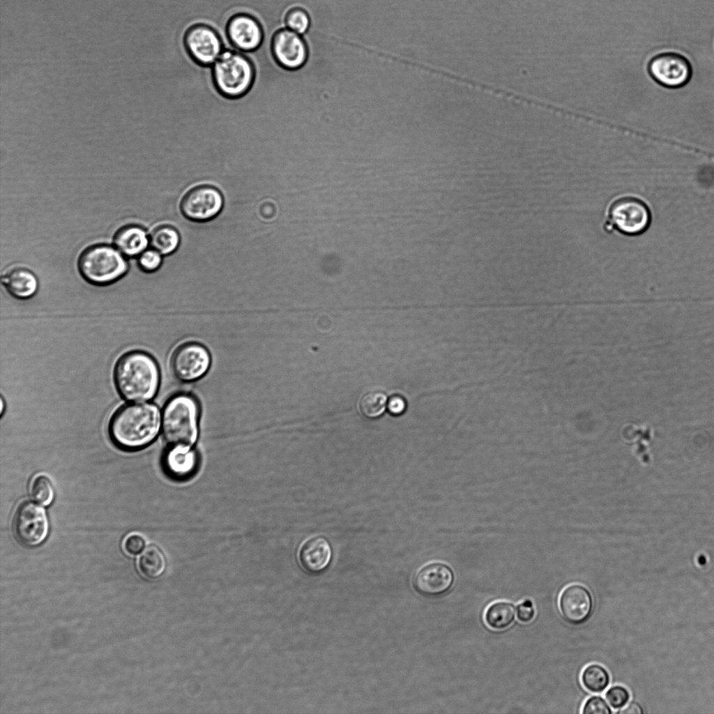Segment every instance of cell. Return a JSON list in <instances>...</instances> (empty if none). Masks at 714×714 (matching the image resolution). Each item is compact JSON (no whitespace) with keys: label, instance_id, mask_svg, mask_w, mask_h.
Instances as JSON below:
<instances>
[{"label":"cell","instance_id":"6da1fadb","mask_svg":"<svg viewBox=\"0 0 714 714\" xmlns=\"http://www.w3.org/2000/svg\"><path fill=\"white\" fill-rule=\"evenodd\" d=\"M160 427V414L151 403H133L119 408L113 415L109 432L114 443L126 450H136L150 444Z\"/></svg>","mask_w":714,"mask_h":714},{"label":"cell","instance_id":"7a4b0ae2","mask_svg":"<svg viewBox=\"0 0 714 714\" xmlns=\"http://www.w3.org/2000/svg\"><path fill=\"white\" fill-rule=\"evenodd\" d=\"M119 394L130 401L152 399L157 393L160 372L155 360L142 351H131L118 360L114 373Z\"/></svg>","mask_w":714,"mask_h":714},{"label":"cell","instance_id":"3957f363","mask_svg":"<svg viewBox=\"0 0 714 714\" xmlns=\"http://www.w3.org/2000/svg\"><path fill=\"white\" fill-rule=\"evenodd\" d=\"M199 405L186 393L172 397L162 413V430L170 448H191L198 435Z\"/></svg>","mask_w":714,"mask_h":714},{"label":"cell","instance_id":"277c9868","mask_svg":"<svg viewBox=\"0 0 714 714\" xmlns=\"http://www.w3.org/2000/svg\"><path fill=\"white\" fill-rule=\"evenodd\" d=\"M652 222L648 204L635 195L625 194L612 199L606 207L602 228L607 233L616 232L627 236L645 233Z\"/></svg>","mask_w":714,"mask_h":714},{"label":"cell","instance_id":"5b68a950","mask_svg":"<svg viewBox=\"0 0 714 714\" xmlns=\"http://www.w3.org/2000/svg\"><path fill=\"white\" fill-rule=\"evenodd\" d=\"M211 77L220 95L226 98L236 99L251 89L255 79V69L245 54L225 50L212 65Z\"/></svg>","mask_w":714,"mask_h":714},{"label":"cell","instance_id":"8992f818","mask_svg":"<svg viewBox=\"0 0 714 714\" xmlns=\"http://www.w3.org/2000/svg\"><path fill=\"white\" fill-rule=\"evenodd\" d=\"M78 269L89 282L103 285L121 278L127 271L128 264L118 250L107 245H96L80 255Z\"/></svg>","mask_w":714,"mask_h":714},{"label":"cell","instance_id":"52a82bcc","mask_svg":"<svg viewBox=\"0 0 714 714\" xmlns=\"http://www.w3.org/2000/svg\"><path fill=\"white\" fill-rule=\"evenodd\" d=\"M14 533L24 546L34 547L41 545L50 531V522L45 510L35 502L26 501L17 507L13 521Z\"/></svg>","mask_w":714,"mask_h":714},{"label":"cell","instance_id":"ba28073f","mask_svg":"<svg viewBox=\"0 0 714 714\" xmlns=\"http://www.w3.org/2000/svg\"><path fill=\"white\" fill-rule=\"evenodd\" d=\"M211 358L208 349L196 342L183 343L173 351L169 365L174 377L179 381H197L208 371Z\"/></svg>","mask_w":714,"mask_h":714},{"label":"cell","instance_id":"9c48e42d","mask_svg":"<svg viewBox=\"0 0 714 714\" xmlns=\"http://www.w3.org/2000/svg\"><path fill=\"white\" fill-rule=\"evenodd\" d=\"M183 43L192 60L203 67L213 65L223 52L220 36L206 24H195L189 27L184 34Z\"/></svg>","mask_w":714,"mask_h":714},{"label":"cell","instance_id":"30bf717a","mask_svg":"<svg viewBox=\"0 0 714 714\" xmlns=\"http://www.w3.org/2000/svg\"><path fill=\"white\" fill-rule=\"evenodd\" d=\"M648 71L660 85L677 89L686 85L692 75L689 60L676 52H663L654 56L648 62Z\"/></svg>","mask_w":714,"mask_h":714},{"label":"cell","instance_id":"8fae6325","mask_svg":"<svg viewBox=\"0 0 714 714\" xmlns=\"http://www.w3.org/2000/svg\"><path fill=\"white\" fill-rule=\"evenodd\" d=\"M222 206V196L216 188L200 185L191 188L183 195L180 208L187 219L204 222L215 217Z\"/></svg>","mask_w":714,"mask_h":714},{"label":"cell","instance_id":"7c38bea8","mask_svg":"<svg viewBox=\"0 0 714 714\" xmlns=\"http://www.w3.org/2000/svg\"><path fill=\"white\" fill-rule=\"evenodd\" d=\"M273 59L282 68L297 70L307 59V48L298 33L289 29H280L275 32L271 42Z\"/></svg>","mask_w":714,"mask_h":714},{"label":"cell","instance_id":"4fadbf2b","mask_svg":"<svg viewBox=\"0 0 714 714\" xmlns=\"http://www.w3.org/2000/svg\"><path fill=\"white\" fill-rule=\"evenodd\" d=\"M226 36L229 43L243 52H251L263 43L264 33L259 20L245 13L231 16L226 26Z\"/></svg>","mask_w":714,"mask_h":714},{"label":"cell","instance_id":"5bb4252c","mask_svg":"<svg viewBox=\"0 0 714 714\" xmlns=\"http://www.w3.org/2000/svg\"><path fill=\"white\" fill-rule=\"evenodd\" d=\"M455 575L446 564L433 563L422 568L413 581L415 590L420 595L436 598L446 593L453 586Z\"/></svg>","mask_w":714,"mask_h":714},{"label":"cell","instance_id":"9a60e30c","mask_svg":"<svg viewBox=\"0 0 714 714\" xmlns=\"http://www.w3.org/2000/svg\"><path fill=\"white\" fill-rule=\"evenodd\" d=\"M559 607L563 618L572 625L586 622L593 610V599L589 591L582 585L571 584L561 592Z\"/></svg>","mask_w":714,"mask_h":714},{"label":"cell","instance_id":"2e32d148","mask_svg":"<svg viewBox=\"0 0 714 714\" xmlns=\"http://www.w3.org/2000/svg\"><path fill=\"white\" fill-rule=\"evenodd\" d=\"M332 549L328 540L322 536H314L306 540L298 551V561L307 572L318 574L329 565Z\"/></svg>","mask_w":714,"mask_h":714},{"label":"cell","instance_id":"e0dca14e","mask_svg":"<svg viewBox=\"0 0 714 714\" xmlns=\"http://www.w3.org/2000/svg\"><path fill=\"white\" fill-rule=\"evenodd\" d=\"M1 282L10 295L20 299L31 298L38 287L35 274L22 267H16L7 271L2 276Z\"/></svg>","mask_w":714,"mask_h":714},{"label":"cell","instance_id":"ac0fdd59","mask_svg":"<svg viewBox=\"0 0 714 714\" xmlns=\"http://www.w3.org/2000/svg\"><path fill=\"white\" fill-rule=\"evenodd\" d=\"M164 462L169 474L176 478H185L195 471L197 457L192 448L174 447L167 452Z\"/></svg>","mask_w":714,"mask_h":714},{"label":"cell","instance_id":"d6986e66","mask_svg":"<svg viewBox=\"0 0 714 714\" xmlns=\"http://www.w3.org/2000/svg\"><path fill=\"white\" fill-rule=\"evenodd\" d=\"M114 243L122 254L132 257L146 249L148 238L145 231L136 225H128L121 228L115 234Z\"/></svg>","mask_w":714,"mask_h":714},{"label":"cell","instance_id":"ffe728a7","mask_svg":"<svg viewBox=\"0 0 714 714\" xmlns=\"http://www.w3.org/2000/svg\"><path fill=\"white\" fill-rule=\"evenodd\" d=\"M516 608L510 602L499 601L491 604L485 613V622L494 630H503L512 625L515 618Z\"/></svg>","mask_w":714,"mask_h":714},{"label":"cell","instance_id":"44dd1931","mask_svg":"<svg viewBox=\"0 0 714 714\" xmlns=\"http://www.w3.org/2000/svg\"><path fill=\"white\" fill-rule=\"evenodd\" d=\"M138 567L141 573L146 578L158 579L165 571V557L160 548L155 545H150L141 553L138 560Z\"/></svg>","mask_w":714,"mask_h":714},{"label":"cell","instance_id":"7402d4cb","mask_svg":"<svg viewBox=\"0 0 714 714\" xmlns=\"http://www.w3.org/2000/svg\"><path fill=\"white\" fill-rule=\"evenodd\" d=\"M180 241L178 231L169 225H160L153 229L150 236V243L153 249L161 255H169L178 246Z\"/></svg>","mask_w":714,"mask_h":714},{"label":"cell","instance_id":"603a6c76","mask_svg":"<svg viewBox=\"0 0 714 714\" xmlns=\"http://www.w3.org/2000/svg\"><path fill=\"white\" fill-rule=\"evenodd\" d=\"M581 680L583 686L589 692L599 693L604 691L609 684L608 671L602 666L592 664L582 671Z\"/></svg>","mask_w":714,"mask_h":714},{"label":"cell","instance_id":"cb8c5ba5","mask_svg":"<svg viewBox=\"0 0 714 714\" xmlns=\"http://www.w3.org/2000/svg\"><path fill=\"white\" fill-rule=\"evenodd\" d=\"M386 396L381 392H370L365 394L358 403L359 410L363 416L375 418L383 413L386 405Z\"/></svg>","mask_w":714,"mask_h":714},{"label":"cell","instance_id":"d4e9b609","mask_svg":"<svg viewBox=\"0 0 714 714\" xmlns=\"http://www.w3.org/2000/svg\"><path fill=\"white\" fill-rule=\"evenodd\" d=\"M31 494L38 503L47 506L54 499V489L51 480L44 475L36 476L31 483Z\"/></svg>","mask_w":714,"mask_h":714},{"label":"cell","instance_id":"484cf974","mask_svg":"<svg viewBox=\"0 0 714 714\" xmlns=\"http://www.w3.org/2000/svg\"><path fill=\"white\" fill-rule=\"evenodd\" d=\"M284 22L289 29L298 34L307 31L310 23L308 14L300 8L290 9L285 15Z\"/></svg>","mask_w":714,"mask_h":714},{"label":"cell","instance_id":"4316f807","mask_svg":"<svg viewBox=\"0 0 714 714\" xmlns=\"http://www.w3.org/2000/svg\"><path fill=\"white\" fill-rule=\"evenodd\" d=\"M605 698L613 708L620 709L628 703L630 693L625 688L621 685H615L607 691Z\"/></svg>","mask_w":714,"mask_h":714},{"label":"cell","instance_id":"83f0119b","mask_svg":"<svg viewBox=\"0 0 714 714\" xmlns=\"http://www.w3.org/2000/svg\"><path fill=\"white\" fill-rule=\"evenodd\" d=\"M139 266L146 272L156 271L162 263L161 254L154 249L142 252L139 257Z\"/></svg>","mask_w":714,"mask_h":714},{"label":"cell","instance_id":"f1b7e54d","mask_svg":"<svg viewBox=\"0 0 714 714\" xmlns=\"http://www.w3.org/2000/svg\"><path fill=\"white\" fill-rule=\"evenodd\" d=\"M582 713L584 714H609L612 711L603 698L593 696L586 701Z\"/></svg>","mask_w":714,"mask_h":714},{"label":"cell","instance_id":"f546056e","mask_svg":"<svg viewBox=\"0 0 714 714\" xmlns=\"http://www.w3.org/2000/svg\"><path fill=\"white\" fill-rule=\"evenodd\" d=\"M146 540L143 536L139 533H131L126 536L123 542V547L127 553L131 555L140 554L146 548Z\"/></svg>","mask_w":714,"mask_h":714},{"label":"cell","instance_id":"4dcf8cb0","mask_svg":"<svg viewBox=\"0 0 714 714\" xmlns=\"http://www.w3.org/2000/svg\"><path fill=\"white\" fill-rule=\"evenodd\" d=\"M536 615V610L533 602L526 599L519 603L517 607V616L522 623H527L531 622Z\"/></svg>","mask_w":714,"mask_h":714},{"label":"cell","instance_id":"1f68e13d","mask_svg":"<svg viewBox=\"0 0 714 714\" xmlns=\"http://www.w3.org/2000/svg\"><path fill=\"white\" fill-rule=\"evenodd\" d=\"M406 408L405 401L400 396L392 397L388 402V409L393 415H399L404 412Z\"/></svg>","mask_w":714,"mask_h":714},{"label":"cell","instance_id":"d6a6232c","mask_svg":"<svg viewBox=\"0 0 714 714\" xmlns=\"http://www.w3.org/2000/svg\"><path fill=\"white\" fill-rule=\"evenodd\" d=\"M617 713L621 714H641L644 713V711L639 704L633 701Z\"/></svg>","mask_w":714,"mask_h":714}]
</instances>
